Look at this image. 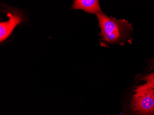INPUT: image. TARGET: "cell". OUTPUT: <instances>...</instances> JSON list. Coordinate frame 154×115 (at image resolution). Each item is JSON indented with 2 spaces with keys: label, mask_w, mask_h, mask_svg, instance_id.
I'll return each mask as SVG.
<instances>
[{
  "label": "cell",
  "mask_w": 154,
  "mask_h": 115,
  "mask_svg": "<svg viewBox=\"0 0 154 115\" xmlns=\"http://www.w3.org/2000/svg\"><path fill=\"white\" fill-rule=\"evenodd\" d=\"M98 26L101 28L99 35L106 45L119 44L124 46L131 44L132 41V25L125 20H117L109 17L101 12L97 14Z\"/></svg>",
  "instance_id": "1"
},
{
  "label": "cell",
  "mask_w": 154,
  "mask_h": 115,
  "mask_svg": "<svg viewBox=\"0 0 154 115\" xmlns=\"http://www.w3.org/2000/svg\"><path fill=\"white\" fill-rule=\"evenodd\" d=\"M131 106L134 112L138 115L154 114V89L148 91L140 96L132 97Z\"/></svg>",
  "instance_id": "2"
},
{
  "label": "cell",
  "mask_w": 154,
  "mask_h": 115,
  "mask_svg": "<svg viewBox=\"0 0 154 115\" xmlns=\"http://www.w3.org/2000/svg\"><path fill=\"white\" fill-rule=\"evenodd\" d=\"M7 16L9 18L6 22L0 23V42L7 39L10 36L16 26L23 21L22 14L18 11L9 12Z\"/></svg>",
  "instance_id": "3"
},
{
  "label": "cell",
  "mask_w": 154,
  "mask_h": 115,
  "mask_svg": "<svg viewBox=\"0 0 154 115\" xmlns=\"http://www.w3.org/2000/svg\"><path fill=\"white\" fill-rule=\"evenodd\" d=\"M72 9H81L86 13L94 14L102 12L97 0H75L73 2Z\"/></svg>",
  "instance_id": "4"
},
{
  "label": "cell",
  "mask_w": 154,
  "mask_h": 115,
  "mask_svg": "<svg viewBox=\"0 0 154 115\" xmlns=\"http://www.w3.org/2000/svg\"><path fill=\"white\" fill-rule=\"evenodd\" d=\"M141 80L145 81V83L141 85L137 86L134 89L133 97L142 95L145 92L154 89V72L148 74L141 79Z\"/></svg>",
  "instance_id": "5"
},
{
  "label": "cell",
  "mask_w": 154,
  "mask_h": 115,
  "mask_svg": "<svg viewBox=\"0 0 154 115\" xmlns=\"http://www.w3.org/2000/svg\"><path fill=\"white\" fill-rule=\"evenodd\" d=\"M149 65L150 69H154V58L152 59L149 61Z\"/></svg>",
  "instance_id": "6"
}]
</instances>
